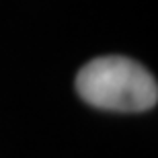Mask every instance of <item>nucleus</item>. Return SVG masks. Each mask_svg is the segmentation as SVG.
I'll list each match as a JSON object with an SVG mask.
<instances>
[{
    "label": "nucleus",
    "mask_w": 158,
    "mask_h": 158,
    "mask_svg": "<svg viewBox=\"0 0 158 158\" xmlns=\"http://www.w3.org/2000/svg\"><path fill=\"white\" fill-rule=\"evenodd\" d=\"M76 93L103 111L142 113L156 107L158 84L140 62L125 56H101L78 70Z\"/></svg>",
    "instance_id": "1"
}]
</instances>
